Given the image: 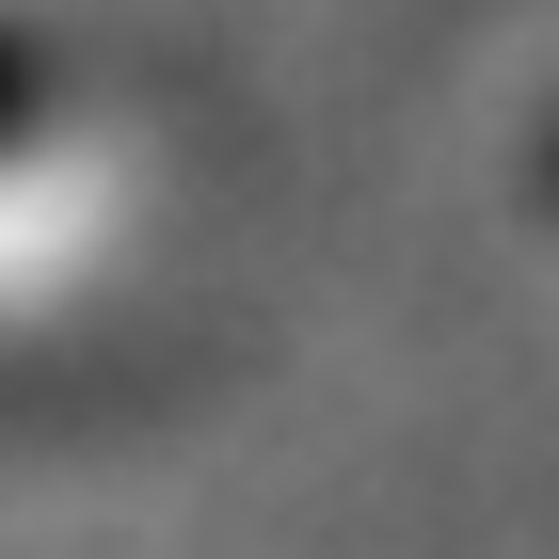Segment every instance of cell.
<instances>
[{"label": "cell", "instance_id": "obj_1", "mask_svg": "<svg viewBox=\"0 0 559 559\" xmlns=\"http://www.w3.org/2000/svg\"><path fill=\"white\" fill-rule=\"evenodd\" d=\"M0 112H16V64H0Z\"/></svg>", "mask_w": 559, "mask_h": 559}]
</instances>
